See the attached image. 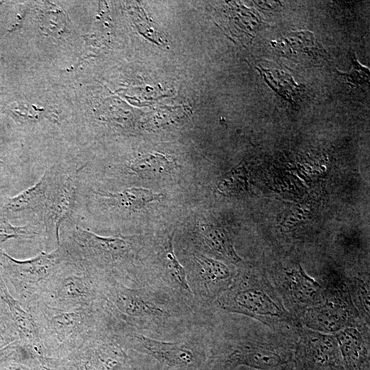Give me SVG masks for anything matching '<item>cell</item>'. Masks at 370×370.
I'll list each match as a JSON object with an SVG mask.
<instances>
[{
  "mask_svg": "<svg viewBox=\"0 0 370 370\" xmlns=\"http://www.w3.org/2000/svg\"><path fill=\"white\" fill-rule=\"evenodd\" d=\"M228 360L233 365H245L258 370H282L288 358L272 348L245 344L234 350Z\"/></svg>",
  "mask_w": 370,
  "mask_h": 370,
  "instance_id": "obj_8",
  "label": "cell"
},
{
  "mask_svg": "<svg viewBox=\"0 0 370 370\" xmlns=\"http://www.w3.org/2000/svg\"><path fill=\"white\" fill-rule=\"evenodd\" d=\"M176 166L173 160L159 153L141 155L130 164V170L140 177H155L171 173Z\"/></svg>",
  "mask_w": 370,
  "mask_h": 370,
  "instance_id": "obj_12",
  "label": "cell"
},
{
  "mask_svg": "<svg viewBox=\"0 0 370 370\" xmlns=\"http://www.w3.org/2000/svg\"><path fill=\"white\" fill-rule=\"evenodd\" d=\"M221 306L228 311L258 319H286L288 314L273 293L264 283L237 282L219 298Z\"/></svg>",
  "mask_w": 370,
  "mask_h": 370,
  "instance_id": "obj_4",
  "label": "cell"
},
{
  "mask_svg": "<svg viewBox=\"0 0 370 370\" xmlns=\"http://www.w3.org/2000/svg\"><path fill=\"white\" fill-rule=\"evenodd\" d=\"M52 175L53 169L47 170L34 186L8 199L5 204V208L12 212L42 213L47 201Z\"/></svg>",
  "mask_w": 370,
  "mask_h": 370,
  "instance_id": "obj_9",
  "label": "cell"
},
{
  "mask_svg": "<svg viewBox=\"0 0 370 370\" xmlns=\"http://www.w3.org/2000/svg\"><path fill=\"white\" fill-rule=\"evenodd\" d=\"M306 325L324 332H337L345 325L346 314L338 304L326 301L309 308L305 315Z\"/></svg>",
  "mask_w": 370,
  "mask_h": 370,
  "instance_id": "obj_11",
  "label": "cell"
},
{
  "mask_svg": "<svg viewBox=\"0 0 370 370\" xmlns=\"http://www.w3.org/2000/svg\"><path fill=\"white\" fill-rule=\"evenodd\" d=\"M116 336L123 346L142 349L169 366H188L195 360L193 349L186 343L161 341L134 332L119 333Z\"/></svg>",
  "mask_w": 370,
  "mask_h": 370,
  "instance_id": "obj_6",
  "label": "cell"
},
{
  "mask_svg": "<svg viewBox=\"0 0 370 370\" xmlns=\"http://www.w3.org/2000/svg\"><path fill=\"white\" fill-rule=\"evenodd\" d=\"M77 173H62L53 167V175L49 195L42 217L47 228H53L60 245V230L62 223L69 219L74 208L77 192ZM51 228V229H52Z\"/></svg>",
  "mask_w": 370,
  "mask_h": 370,
  "instance_id": "obj_5",
  "label": "cell"
},
{
  "mask_svg": "<svg viewBox=\"0 0 370 370\" xmlns=\"http://www.w3.org/2000/svg\"><path fill=\"white\" fill-rule=\"evenodd\" d=\"M193 262L197 278L196 288L206 297H212L219 290L229 287L230 272L223 263L202 254H195Z\"/></svg>",
  "mask_w": 370,
  "mask_h": 370,
  "instance_id": "obj_7",
  "label": "cell"
},
{
  "mask_svg": "<svg viewBox=\"0 0 370 370\" xmlns=\"http://www.w3.org/2000/svg\"><path fill=\"white\" fill-rule=\"evenodd\" d=\"M290 278L288 286L291 295L299 301H306L318 291L319 285L303 273Z\"/></svg>",
  "mask_w": 370,
  "mask_h": 370,
  "instance_id": "obj_16",
  "label": "cell"
},
{
  "mask_svg": "<svg viewBox=\"0 0 370 370\" xmlns=\"http://www.w3.org/2000/svg\"><path fill=\"white\" fill-rule=\"evenodd\" d=\"M38 227L33 225L14 226L10 223H0V243L9 239H34L40 236Z\"/></svg>",
  "mask_w": 370,
  "mask_h": 370,
  "instance_id": "obj_17",
  "label": "cell"
},
{
  "mask_svg": "<svg viewBox=\"0 0 370 370\" xmlns=\"http://www.w3.org/2000/svg\"><path fill=\"white\" fill-rule=\"evenodd\" d=\"M62 245L34 258L16 260L0 249V271L4 280L14 290L16 299L25 308L36 300L51 276L69 259Z\"/></svg>",
  "mask_w": 370,
  "mask_h": 370,
  "instance_id": "obj_3",
  "label": "cell"
},
{
  "mask_svg": "<svg viewBox=\"0 0 370 370\" xmlns=\"http://www.w3.org/2000/svg\"><path fill=\"white\" fill-rule=\"evenodd\" d=\"M165 267L169 275L170 284L185 295H192L193 291L187 280L184 268L178 261L173 247V238L171 237L164 248Z\"/></svg>",
  "mask_w": 370,
  "mask_h": 370,
  "instance_id": "obj_14",
  "label": "cell"
},
{
  "mask_svg": "<svg viewBox=\"0 0 370 370\" xmlns=\"http://www.w3.org/2000/svg\"><path fill=\"white\" fill-rule=\"evenodd\" d=\"M200 230L204 243L212 251L232 262L241 260L229 238L221 230L209 224H201Z\"/></svg>",
  "mask_w": 370,
  "mask_h": 370,
  "instance_id": "obj_13",
  "label": "cell"
},
{
  "mask_svg": "<svg viewBox=\"0 0 370 370\" xmlns=\"http://www.w3.org/2000/svg\"><path fill=\"white\" fill-rule=\"evenodd\" d=\"M352 60V69L349 72L345 74L347 80L353 84L369 83V71L367 68L361 65L355 56L350 58Z\"/></svg>",
  "mask_w": 370,
  "mask_h": 370,
  "instance_id": "obj_18",
  "label": "cell"
},
{
  "mask_svg": "<svg viewBox=\"0 0 370 370\" xmlns=\"http://www.w3.org/2000/svg\"><path fill=\"white\" fill-rule=\"evenodd\" d=\"M25 308L34 321L44 355L58 358L67 357L100 323L99 307L62 310L34 301Z\"/></svg>",
  "mask_w": 370,
  "mask_h": 370,
  "instance_id": "obj_1",
  "label": "cell"
},
{
  "mask_svg": "<svg viewBox=\"0 0 370 370\" xmlns=\"http://www.w3.org/2000/svg\"><path fill=\"white\" fill-rule=\"evenodd\" d=\"M20 339L7 303L0 297V351Z\"/></svg>",
  "mask_w": 370,
  "mask_h": 370,
  "instance_id": "obj_15",
  "label": "cell"
},
{
  "mask_svg": "<svg viewBox=\"0 0 370 370\" xmlns=\"http://www.w3.org/2000/svg\"><path fill=\"white\" fill-rule=\"evenodd\" d=\"M102 297L99 275L69 254L34 301L56 308L75 310L99 308Z\"/></svg>",
  "mask_w": 370,
  "mask_h": 370,
  "instance_id": "obj_2",
  "label": "cell"
},
{
  "mask_svg": "<svg viewBox=\"0 0 370 370\" xmlns=\"http://www.w3.org/2000/svg\"><path fill=\"white\" fill-rule=\"evenodd\" d=\"M95 195L108 206L123 212H134L148 204L160 200L163 195L143 188L132 187L117 193L97 191Z\"/></svg>",
  "mask_w": 370,
  "mask_h": 370,
  "instance_id": "obj_10",
  "label": "cell"
}]
</instances>
